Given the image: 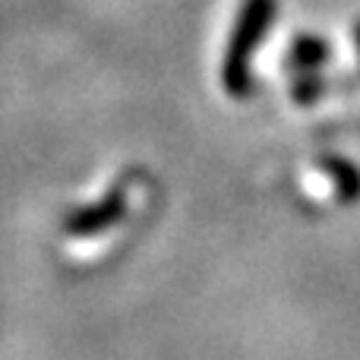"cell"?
Instances as JSON below:
<instances>
[{"instance_id": "obj_1", "label": "cell", "mask_w": 360, "mask_h": 360, "mask_svg": "<svg viewBox=\"0 0 360 360\" xmlns=\"http://www.w3.org/2000/svg\"><path fill=\"white\" fill-rule=\"evenodd\" d=\"M269 13H272V4L269 0H250L247 10H243V19L234 32V41H231L228 54H224V89L228 95H243L250 92V51L256 48L259 35L266 32V22H269Z\"/></svg>"}, {"instance_id": "obj_2", "label": "cell", "mask_w": 360, "mask_h": 360, "mask_svg": "<svg viewBox=\"0 0 360 360\" xmlns=\"http://www.w3.org/2000/svg\"><path fill=\"white\" fill-rule=\"evenodd\" d=\"M124 209H127L124 190H114V193H108L98 205H92V209L79 212L76 218H70L67 234H73V237H95V234H101V231H108L111 224H117L120 218H124Z\"/></svg>"}]
</instances>
